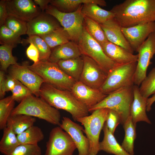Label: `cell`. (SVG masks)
<instances>
[{
  "label": "cell",
  "mask_w": 155,
  "mask_h": 155,
  "mask_svg": "<svg viewBox=\"0 0 155 155\" xmlns=\"http://www.w3.org/2000/svg\"><path fill=\"white\" fill-rule=\"evenodd\" d=\"M110 10L122 27L155 22V0H126Z\"/></svg>",
  "instance_id": "1"
},
{
  "label": "cell",
  "mask_w": 155,
  "mask_h": 155,
  "mask_svg": "<svg viewBox=\"0 0 155 155\" xmlns=\"http://www.w3.org/2000/svg\"><path fill=\"white\" fill-rule=\"evenodd\" d=\"M39 97L52 106L69 113L74 121L89 115L88 108L70 91L59 89L44 82L40 88Z\"/></svg>",
  "instance_id": "2"
},
{
  "label": "cell",
  "mask_w": 155,
  "mask_h": 155,
  "mask_svg": "<svg viewBox=\"0 0 155 155\" xmlns=\"http://www.w3.org/2000/svg\"><path fill=\"white\" fill-rule=\"evenodd\" d=\"M22 114L44 120L59 126L61 115L59 110L40 97L33 94L24 98L13 109L11 115Z\"/></svg>",
  "instance_id": "3"
},
{
  "label": "cell",
  "mask_w": 155,
  "mask_h": 155,
  "mask_svg": "<svg viewBox=\"0 0 155 155\" xmlns=\"http://www.w3.org/2000/svg\"><path fill=\"white\" fill-rule=\"evenodd\" d=\"M27 66L42 78L44 82L59 89L71 91L76 82L65 73L56 63L48 61H39Z\"/></svg>",
  "instance_id": "4"
},
{
  "label": "cell",
  "mask_w": 155,
  "mask_h": 155,
  "mask_svg": "<svg viewBox=\"0 0 155 155\" xmlns=\"http://www.w3.org/2000/svg\"><path fill=\"white\" fill-rule=\"evenodd\" d=\"M133 87L119 88L107 95L100 102L88 110L89 112L106 108L116 112L123 124L130 116V108L133 100Z\"/></svg>",
  "instance_id": "5"
},
{
  "label": "cell",
  "mask_w": 155,
  "mask_h": 155,
  "mask_svg": "<svg viewBox=\"0 0 155 155\" xmlns=\"http://www.w3.org/2000/svg\"><path fill=\"white\" fill-rule=\"evenodd\" d=\"M109 110L106 108L97 109L93 111L91 115L77 119L76 121L84 127V133L90 143V155H97L100 151V135Z\"/></svg>",
  "instance_id": "6"
},
{
  "label": "cell",
  "mask_w": 155,
  "mask_h": 155,
  "mask_svg": "<svg viewBox=\"0 0 155 155\" xmlns=\"http://www.w3.org/2000/svg\"><path fill=\"white\" fill-rule=\"evenodd\" d=\"M137 65V62L118 64L108 74L99 89L107 95L123 87H133Z\"/></svg>",
  "instance_id": "7"
},
{
  "label": "cell",
  "mask_w": 155,
  "mask_h": 155,
  "mask_svg": "<svg viewBox=\"0 0 155 155\" xmlns=\"http://www.w3.org/2000/svg\"><path fill=\"white\" fill-rule=\"evenodd\" d=\"M82 5L76 11L65 13L49 5L45 12L55 18L67 31L71 40L78 44L83 32L84 16L82 12Z\"/></svg>",
  "instance_id": "8"
},
{
  "label": "cell",
  "mask_w": 155,
  "mask_h": 155,
  "mask_svg": "<svg viewBox=\"0 0 155 155\" xmlns=\"http://www.w3.org/2000/svg\"><path fill=\"white\" fill-rule=\"evenodd\" d=\"M78 44L82 55L94 60L107 75L118 64L108 57L100 44L88 33L84 24L83 32Z\"/></svg>",
  "instance_id": "9"
},
{
  "label": "cell",
  "mask_w": 155,
  "mask_h": 155,
  "mask_svg": "<svg viewBox=\"0 0 155 155\" xmlns=\"http://www.w3.org/2000/svg\"><path fill=\"white\" fill-rule=\"evenodd\" d=\"M76 149L69 135L58 126L50 132L44 155H73Z\"/></svg>",
  "instance_id": "10"
},
{
  "label": "cell",
  "mask_w": 155,
  "mask_h": 155,
  "mask_svg": "<svg viewBox=\"0 0 155 155\" xmlns=\"http://www.w3.org/2000/svg\"><path fill=\"white\" fill-rule=\"evenodd\" d=\"M138 58L134 74V84L139 86L146 78L151 60L155 55V32L151 33L139 48Z\"/></svg>",
  "instance_id": "11"
},
{
  "label": "cell",
  "mask_w": 155,
  "mask_h": 155,
  "mask_svg": "<svg viewBox=\"0 0 155 155\" xmlns=\"http://www.w3.org/2000/svg\"><path fill=\"white\" fill-rule=\"evenodd\" d=\"M8 71L10 76L27 87L34 95L39 97L40 88L44 81L39 75L29 69L27 65H11Z\"/></svg>",
  "instance_id": "12"
},
{
  "label": "cell",
  "mask_w": 155,
  "mask_h": 155,
  "mask_svg": "<svg viewBox=\"0 0 155 155\" xmlns=\"http://www.w3.org/2000/svg\"><path fill=\"white\" fill-rule=\"evenodd\" d=\"M84 65L79 81L93 88L100 89L107 75L92 59L82 55Z\"/></svg>",
  "instance_id": "13"
},
{
  "label": "cell",
  "mask_w": 155,
  "mask_h": 155,
  "mask_svg": "<svg viewBox=\"0 0 155 155\" xmlns=\"http://www.w3.org/2000/svg\"><path fill=\"white\" fill-rule=\"evenodd\" d=\"M8 15L29 22L41 13L40 9L32 0H7Z\"/></svg>",
  "instance_id": "14"
},
{
  "label": "cell",
  "mask_w": 155,
  "mask_h": 155,
  "mask_svg": "<svg viewBox=\"0 0 155 155\" xmlns=\"http://www.w3.org/2000/svg\"><path fill=\"white\" fill-rule=\"evenodd\" d=\"M125 37L134 52H137L149 35L155 32V22L142 23L128 27H122Z\"/></svg>",
  "instance_id": "15"
},
{
  "label": "cell",
  "mask_w": 155,
  "mask_h": 155,
  "mask_svg": "<svg viewBox=\"0 0 155 155\" xmlns=\"http://www.w3.org/2000/svg\"><path fill=\"white\" fill-rule=\"evenodd\" d=\"M59 126L71 137L78 150V155H90L89 142L84 134L82 127L65 117H63Z\"/></svg>",
  "instance_id": "16"
},
{
  "label": "cell",
  "mask_w": 155,
  "mask_h": 155,
  "mask_svg": "<svg viewBox=\"0 0 155 155\" xmlns=\"http://www.w3.org/2000/svg\"><path fill=\"white\" fill-rule=\"evenodd\" d=\"M71 91L76 98L85 105L88 110L102 101L107 95L99 89L93 88L80 81L75 82Z\"/></svg>",
  "instance_id": "17"
},
{
  "label": "cell",
  "mask_w": 155,
  "mask_h": 155,
  "mask_svg": "<svg viewBox=\"0 0 155 155\" xmlns=\"http://www.w3.org/2000/svg\"><path fill=\"white\" fill-rule=\"evenodd\" d=\"M26 34L28 36H39L47 34L61 27L59 22L53 16L46 13H41L27 23Z\"/></svg>",
  "instance_id": "18"
},
{
  "label": "cell",
  "mask_w": 155,
  "mask_h": 155,
  "mask_svg": "<svg viewBox=\"0 0 155 155\" xmlns=\"http://www.w3.org/2000/svg\"><path fill=\"white\" fill-rule=\"evenodd\" d=\"M100 24L109 41L119 46L133 54L134 51L122 31L121 27L114 18Z\"/></svg>",
  "instance_id": "19"
},
{
  "label": "cell",
  "mask_w": 155,
  "mask_h": 155,
  "mask_svg": "<svg viewBox=\"0 0 155 155\" xmlns=\"http://www.w3.org/2000/svg\"><path fill=\"white\" fill-rule=\"evenodd\" d=\"M106 55L119 64L137 62L138 54L135 55L124 48L108 41L101 45Z\"/></svg>",
  "instance_id": "20"
},
{
  "label": "cell",
  "mask_w": 155,
  "mask_h": 155,
  "mask_svg": "<svg viewBox=\"0 0 155 155\" xmlns=\"http://www.w3.org/2000/svg\"><path fill=\"white\" fill-rule=\"evenodd\" d=\"M133 100L130 108V116L135 124L140 121L151 124L146 114L147 100L140 93L139 86L134 85L133 87Z\"/></svg>",
  "instance_id": "21"
},
{
  "label": "cell",
  "mask_w": 155,
  "mask_h": 155,
  "mask_svg": "<svg viewBox=\"0 0 155 155\" xmlns=\"http://www.w3.org/2000/svg\"><path fill=\"white\" fill-rule=\"evenodd\" d=\"M51 51L48 61L56 63L61 60L76 58L82 55L78 44L72 41L57 46Z\"/></svg>",
  "instance_id": "22"
},
{
  "label": "cell",
  "mask_w": 155,
  "mask_h": 155,
  "mask_svg": "<svg viewBox=\"0 0 155 155\" xmlns=\"http://www.w3.org/2000/svg\"><path fill=\"white\" fill-rule=\"evenodd\" d=\"M82 12L84 16L88 17L99 24L114 18V13L111 10L108 11L93 3L83 4Z\"/></svg>",
  "instance_id": "23"
},
{
  "label": "cell",
  "mask_w": 155,
  "mask_h": 155,
  "mask_svg": "<svg viewBox=\"0 0 155 155\" xmlns=\"http://www.w3.org/2000/svg\"><path fill=\"white\" fill-rule=\"evenodd\" d=\"M102 129L103 140L99 143V150L115 155H131L117 142L113 134L108 130L105 123Z\"/></svg>",
  "instance_id": "24"
},
{
  "label": "cell",
  "mask_w": 155,
  "mask_h": 155,
  "mask_svg": "<svg viewBox=\"0 0 155 155\" xmlns=\"http://www.w3.org/2000/svg\"><path fill=\"white\" fill-rule=\"evenodd\" d=\"M88 3H95L102 7L107 5L104 0H51L50 2L51 5L65 13L74 12L83 4Z\"/></svg>",
  "instance_id": "25"
},
{
  "label": "cell",
  "mask_w": 155,
  "mask_h": 155,
  "mask_svg": "<svg viewBox=\"0 0 155 155\" xmlns=\"http://www.w3.org/2000/svg\"><path fill=\"white\" fill-rule=\"evenodd\" d=\"M36 121V118L26 115L19 114L11 115L8 119L7 126L11 128L14 132L18 135L34 125Z\"/></svg>",
  "instance_id": "26"
},
{
  "label": "cell",
  "mask_w": 155,
  "mask_h": 155,
  "mask_svg": "<svg viewBox=\"0 0 155 155\" xmlns=\"http://www.w3.org/2000/svg\"><path fill=\"white\" fill-rule=\"evenodd\" d=\"M67 75L76 81H79L84 65L82 56L65 60H61L57 63Z\"/></svg>",
  "instance_id": "27"
},
{
  "label": "cell",
  "mask_w": 155,
  "mask_h": 155,
  "mask_svg": "<svg viewBox=\"0 0 155 155\" xmlns=\"http://www.w3.org/2000/svg\"><path fill=\"white\" fill-rule=\"evenodd\" d=\"M0 141V152L4 155H10L19 145L17 135L10 127L7 126L3 129Z\"/></svg>",
  "instance_id": "28"
},
{
  "label": "cell",
  "mask_w": 155,
  "mask_h": 155,
  "mask_svg": "<svg viewBox=\"0 0 155 155\" xmlns=\"http://www.w3.org/2000/svg\"><path fill=\"white\" fill-rule=\"evenodd\" d=\"M40 36L44 40L51 50L71 41L68 33L62 26Z\"/></svg>",
  "instance_id": "29"
},
{
  "label": "cell",
  "mask_w": 155,
  "mask_h": 155,
  "mask_svg": "<svg viewBox=\"0 0 155 155\" xmlns=\"http://www.w3.org/2000/svg\"><path fill=\"white\" fill-rule=\"evenodd\" d=\"M17 136L20 144L37 145L44 138L41 128L34 125Z\"/></svg>",
  "instance_id": "30"
},
{
  "label": "cell",
  "mask_w": 155,
  "mask_h": 155,
  "mask_svg": "<svg viewBox=\"0 0 155 155\" xmlns=\"http://www.w3.org/2000/svg\"><path fill=\"white\" fill-rule=\"evenodd\" d=\"M123 125L125 135L121 146L130 154L133 155L134 143L136 136V125L133 123L130 116Z\"/></svg>",
  "instance_id": "31"
},
{
  "label": "cell",
  "mask_w": 155,
  "mask_h": 155,
  "mask_svg": "<svg viewBox=\"0 0 155 155\" xmlns=\"http://www.w3.org/2000/svg\"><path fill=\"white\" fill-rule=\"evenodd\" d=\"M32 43L37 49L39 54V60L46 61L48 60L51 53V50L44 40L40 36L31 35L26 39L22 40V43Z\"/></svg>",
  "instance_id": "32"
},
{
  "label": "cell",
  "mask_w": 155,
  "mask_h": 155,
  "mask_svg": "<svg viewBox=\"0 0 155 155\" xmlns=\"http://www.w3.org/2000/svg\"><path fill=\"white\" fill-rule=\"evenodd\" d=\"M84 26L89 34L100 45L108 41L100 24L84 16Z\"/></svg>",
  "instance_id": "33"
},
{
  "label": "cell",
  "mask_w": 155,
  "mask_h": 155,
  "mask_svg": "<svg viewBox=\"0 0 155 155\" xmlns=\"http://www.w3.org/2000/svg\"><path fill=\"white\" fill-rule=\"evenodd\" d=\"M15 101L11 96L0 100V129L7 127L8 119L14 108Z\"/></svg>",
  "instance_id": "34"
},
{
  "label": "cell",
  "mask_w": 155,
  "mask_h": 155,
  "mask_svg": "<svg viewBox=\"0 0 155 155\" xmlns=\"http://www.w3.org/2000/svg\"><path fill=\"white\" fill-rule=\"evenodd\" d=\"M15 47L5 44L0 46V62L1 70L6 71L11 65H19L12 54L13 49Z\"/></svg>",
  "instance_id": "35"
},
{
  "label": "cell",
  "mask_w": 155,
  "mask_h": 155,
  "mask_svg": "<svg viewBox=\"0 0 155 155\" xmlns=\"http://www.w3.org/2000/svg\"><path fill=\"white\" fill-rule=\"evenodd\" d=\"M140 86V92L144 97L148 98L151 95L155 94V67L152 69Z\"/></svg>",
  "instance_id": "36"
},
{
  "label": "cell",
  "mask_w": 155,
  "mask_h": 155,
  "mask_svg": "<svg viewBox=\"0 0 155 155\" xmlns=\"http://www.w3.org/2000/svg\"><path fill=\"white\" fill-rule=\"evenodd\" d=\"M0 42L1 45H7L16 46L22 43L20 36L16 34L5 24L0 26Z\"/></svg>",
  "instance_id": "37"
},
{
  "label": "cell",
  "mask_w": 155,
  "mask_h": 155,
  "mask_svg": "<svg viewBox=\"0 0 155 155\" xmlns=\"http://www.w3.org/2000/svg\"><path fill=\"white\" fill-rule=\"evenodd\" d=\"M27 23L14 17L8 16L5 25L16 34L20 36L21 35L26 34Z\"/></svg>",
  "instance_id": "38"
},
{
  "label": "cell",
  "mask_w": 155,
  "mask_h": 155,
  "mask_svg": "<svg viewBox=\"0 0 155 155\" xmlns=\"http://www.w3.org/2000/svg\"><path fill=\"white\" fill-rule=\"evenodd\" d=\"M41 150L37 145L20 144L10 155H41Z\"/></svg>",
  "instance_id": "39"
},
{
  "label": "cell",
  "mask_w": 155,
  "mask_h": 155,
  "mask_svg": "<svg viewBox=\"0 0 155 155\" xmlns=\"http://www.w3.org/2000/svg\"><path fill=\"white\" fill-rule=\"evenodd\" d=\"M11 92L15 101L19 102L26 97L33 94L29 88L16 79L15 86Z\"/></svg>",
  "instance_id": "40"
},
{
  "label": "cell",
  "mask_w": 155,
  "mask_h": 155,
  "mask_svg": "<svg viewBox=\"0 0 155 155\" xmlns=\"http://www.w3.org/2000/svg\"><path fill=\"white\" fill-rule=\"evenodd\" d=\"M105 122L109 131L114 135L117 127L121 123L120 118L116 112L110 109Z\"/></svg>",
  "instance_id": "41"
},
{
  "label": "cell",
  "mask_w": 155,
  "mask_h": 155,
  "mask_svg": "<svg viewBox=\"0 0 155 155\" xmlns=\"http://www.w3.org/2000/svg\"><path fill=\"white\" fill-rule=\"evenodd\" d=\"M26 51V54L27 57L34 62V63H36L39 61V54L38 51L32 43H30Z\"/></svg>",
  "instance_id": "42"
},
{
  "label": "cell",
  "mask_w": 155,
  "mask_h": 155,
  "mask_svg": "<svg viewBox=\"0 0 155 155\" xmlns=\"http://www.w3.org/2000/svg\"><path fill=\"white\" fill-rule=\"evenodd\" d=\"M5 0L0 1V26L5 24L6 20L8 16Z\"/></svg>",
  "instance_id": "43"
},
{
  "label": "cell",
  "mask_w": 155,
  "mask_h": 155,
  "mask_svg": "<svg viewBox=\"0 0 155 155\" xmlns=\"http://www.w3.org/2000/svg\"><path fill=\"white\" fill-rule=\"evenodd\" d=\"M5 88V78L4 71H0V97L4 98L6 92Z\"/></svg>",
  "instance_id": "44"
},
{
  "label": "cell",
  "mask_w": 155,
  "mask_h": 155,
  "mask_svg": "<svg viewBox=\"0 0 155 155\" xmlns=\"http://www.w3.org/2000/svg\"><path fill=\"white\" fill-rule=\"evenodd\" d=\"M16 84V79L9 75L5 78L6 92L11 91L14 88Z\"/></svg>",
  "instance_id": "45"
},
{
  "label": "cell",
  "mask_w": 155,
  "mask_h": 155,
  "mask_svg": "<svg viewBox=\"0 0 155 155\" xmlns=\"http://www.w3.org/2000/svg\"><path fill=\"white\" fill-rule=\"evenodd\" d=\"M33 1L36 5H39L40 8L43 12L47 8L49 3H50L51 0H34Z\"/></svg>",
  "instance_id": "46"
},
{
  "label": "cell",
  "mask_w": 155,
  "mask_h": 155,
  "mask_svg": "<svg viewBox=\"0 0 155 155\" xmlns=\"http://www.w3.org/2000/svg\"><path fill=\"white\" fill-rule=\"evenodd\" d=\"M155 102V94L151 97L148 98L147 100L146 111L148 112L151 109V106Z\"/></svg>",
  "instance_id": "47"
}]
</instances>
